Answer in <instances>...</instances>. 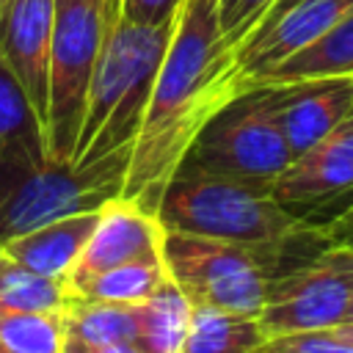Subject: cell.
I'll use <instances>...</instances> for the list:
<instances>
[{"mask_svg": "<svg viewBox=\"0 0 353 353\" xmlns=\"http://www.w3.org/2000/svg\"><path fill=\"white\" fill-rule=\"evenodd\" d=\"M237 97L234 52L223 39L218 0H182L124 179V199L154 212L201 127Z\"/></svg>", "mask_w": 353, "mask_h": 353, "instance_id": "1", "label": "cell"}, {"mask_svg": "<svg viewBox=\"0 0 353 353\" xmlns=\"http://www.w3.org/2000/svg\"><path fill=\"white\" fill-rule=\"evenodd\" d=\"M182 0H119V11L124 19L138 25H160L176 17Z\"/></svg>", "mask_w": 353, "mask_h": 353, "instance_id": "25", "label": "cell"}, {"mask_svg": "<svg viewBox=\"0 0 353 353\" xmlns=\"http://www.w3.org/2000/svg\"><path fill=\"white\" fill-rule=\"evenodd\" d=\"M268 91L292 157L336 130L353 110V74L273 83Z\"/></svg>", "mask_w": 353, "mask_h": 353, "instance_id": "12", "label": "cell"}, {"mask_svg": "<svg viewBox=\"0 0 353 353\" xmlns=\"http://www.w3.org/2000/svg\"><path fill=\"white\" fill-rule=\"evenodd\" d=\"M66 339L108 345V342H138L141 334V303H116L69 295L63 312Z\"/></svg>", "mask_w": 353, "mask_h": 353, "instance_id": "17", "label": "cell"}, {"mask_svg": "<svg viewBox=\"0 0 353 353\" xmlns=\"http://www.w3.org/2000/svg\"><path fill=\"white\" fill-rule=\"evenodd\" d=\"M350 248V309H347V320H353V245Z\"/></svg>", "mask_w": 353, "mask_h": 353, "instance_id": "30", "label": "cell"}, {"mask_svg": "<svg viewBox=\"0 0 353 353\" xmlns=\"http://www.w3.org/2000/svg\"><path fill=\"white\" fill-rule=\"evenodd\" d=\"M353 0H301L281 14L262 19L237 47H234V69H237V94L279 66L290 55L301 52L312 41H317L328 28H334L347 11Z\"/></svg>", "mask_w": 353, "mask_h": 353, "instance_id": "10", "label": "cell"}, {"mask_svg": "<svg viewBox=\"0 0 353 353\" xmlns=\"http://www.w3.org/2000/svg\"><path fill=\"white\" fill-rule=\"evenodd\" d=\"M97 218H99V210L50 221L44 226H36V229L19 234V237L6 240L0 254L28 270L66 281V276L72 273L80 251L85 248V243L97 226Z\"/></svg>", "mask_w": 353, "mask_h": 353, "instance_id": "14", "label": "cell"}, {"mask_svg": "<svg viewBox=\"0 0 353 353\" xmlns=\"http://www.w3.org/2000/svg\"><path fill=\"white\" fill-rule=\"evenodd\" d=\"M3 3H6V0H0V8H3Z\"/></svg>", "mask_w": 353, "mask_h": 353, "instance_id": "31", "label": "cell"}, {"mask_svg": "<svg viewBox=\"0 0 353 353\" xmlns=\"http://www.w3.org/2000/svg\"><path fill=\"white\" fill-rule=\"evenodd\" d=\"M119 17V0H55L44 116V141L52 160H74L88 85Z\"/></svg>", "mask_w": 353, "mask_h": 353, "instance_id": "6", "label": "cell"}, {"mask_svg": "<svg viewBox=\"0 0 353 353\" xmlns=\"http://www.w3.org/2000/svg\"><path fill=\"white\" fill-rule=\"evenodd\" d=\"M0 248H3V240H0Z\"/></svg>", "mask_w": 353, "mask_h": 353, "instance_id": "32", "label": "cell"}, {"mask_svg": "<svg viewBox=\"0 0 353 353\" xmlns=\"http://www.w3.org/2000/svg\"><path fill=\"white\" fill-rule=\"evenodd\" d=\"M63 353H146L138 342H108V345H88L77 339H63Z\"/></svg>", "mask_w": 353, "mask_h": 353, "instance_id": "27", "label": "cell"}, {"mask_svg": "<svg viewBox=\"0 0 353 353\" xmlns=\"http://www.w3.org/2000/svg\"><path fill=\"white\" fill-rule=\"evenodd\" d=\"M295 3H301V0H276L273 6H270V11L262 17V19H268V17H273V14H281L284 8H290V6H295Z\"/></svg>", "mask_w": 353, "mask_h": 353, "instance_id": "29", "label": "cell"}, {"mask_svg": "<svg viewBox=\"0 0 353 353\" xmlns=\"http://www.w3.org/2000/svg\"><path fill=\"white\" fill-rule=\"evenodd\" d=\"M312 223H317V221H312ZM317 226H320V232H323V237H325L328 243L353 245V199H350L339 212H334L331 218L320 221Z\"/></svg>", "mask_w": 353, "mask_h": 353, "instance_id": "26", "label": "cell"}, {"mask_svg": "<svg viewBox=\"0 0 353 353\" xmlns=\"http://www.w3.org/2000/svg\"><path fill=\"white\" fill-rule=\"evenodd\" d=\"M52 14L55 0H6L0 8V55L28 91L41 124L47 116Z\"/></svg>", "mask_w": 353, "mask_h": 353, "instance_id": "13", "label": "cell"}, {"mask_svg": "<svg viewBox=\"0 0 353 353\" xmlns=\"http://www.w3.org/2000/svg\"><path fill=\"white\" fill-rule=\"evenodd\" d=\"M279 204L303 221L323 207L353 199V116L320 138L314 146L290 160L270 185Z\"/></svg>", "mask_w": 353, "mask_h": 353, "instance_id": "9", "label": "cell"}, {"mask_svg": "<svg viewBox=\"0 0 353 353\" xmlns=\"http://www.w3.org/2000/svg\"><path fill=\"white\" fill-rule=\"evenodd\" d=\"M174 22L176 17L160 25H138L124 17L116 19L88 85L72 163L85 165L119 152H132Z\"/></svg>", "mask_w": 353, "mask_h": 353, "instance_id": "3", "label": "cell"}, {"mask_svg": "<svg viewBox=\"0 0 353 353\" xmlns=\"http://www.w3.org/2000/svg\"><path fill=\"white\" fill-rule=\"evenodd\" d=\"M350 248L328 243L273 279L256 320L268 336L325 331L347 320Z\"/></svg>", "mask_w": 353, "mask_h": 353, "instance_id": "8", "label": "cell"}, {"mask_svg": "<svg viewBox=\"0 0 353 353\" xmlns=\"http://www.w3.org/2000/svg\"><path fill=\"white\" fill-rule=\"evenodd\" d=\"M163 240L165 229L157 215L143 210L138 201L119 196L99 210L97 226L85 248L80 251L72 273L66 276V287L127 262L160 259Z\"/></svg>", "mask_w": 353, "mask_h": 353, "instance_id": "11", "label": "cell"}, {"mask_svg": "<svg viewBox=\"0 0 353 353\" xmlns=\"http://www.w3.org/2000/svg\"><path fill=\"white\" fill-rule=\"evenodd\" d=\"M292 152L276 119L268 85L240 91L196 135L176 171L273 185Z\"/></svg>", "mask_w": 353, "mask_h": 353, "instance_id": "7", "label": "cell"}, {"mask_svg": "<svg viewBox=\"0 0 353 353\" xmlns=\"http://www.w3.org/2000/svg\"><path fill=\"white\" fill-rule=\"evenodd\" d=\"M63 339L61 314L0 309V353H63Z\"/></svg>", "mask_w": 353, "mask_h": 353, "instance_id": "22", "label": "cell"}, {"mask_svg": "<svg viewBox=\"0 0 353 353\" xmlns=\"http://www.w3.org/2000/svg\"><path fill=\"white\" fill-rule=\"evenodd\" d=\"M69 301L63 279L41 276L0 254V309L61 314Z\"/></svg>", "mask_w": 353, "mask_h": 353, "instance_id": "21", "label": "cell"}, {"mask_svg": "<svg viewBox=\"0 0 353 353\" xmlns=\"http://www.w3.org/2000/svg\"><path fill=\"white\" fill-rule=\"evenodd\" d=\"M334 334H339L345 342H350L353 345V320H345V323H339L336 328H331Z\"/></svg>", "mask_w": 353, "mask_h": 353, "instance_id": "28", "label": "cell"}, {"mask_svg": "<svg viewBox=\"0 0 353 353\" xmlns=\"http://www.w3.org/2000/svg\"><path fill=\"white\" fill-rule=\"evenodd\" d=\"M168 281L165 259H141L127 262L97 276H88L77 284H69V295L94 298V301H116V303H141L152 292H157Z\"/></svg>", "mask_w": 353, "mask_h": 353, "instance_id": "20", "label": "cell"}, {"mask_svg": "<svg viewBox=\"0 0 353 353\" xmlns=\"http://www.w3.org/2000/svg\"><path fill=\"white\" fill-rule=\"evenodd\" d=\"M154 215L165 232L251 245L281 243L306 226L303 218L276 201L268 185L196 171H176L168 179Z\"/></svg>", "mask_w": 353, "mask_h": 353, "instance_id": "4", "label": "cell"}, {"mask_svg": "<svg viewBox=\"0 0 353 353\" xmlns=\"http://www.w3.org/2000/svg\"><path fill=\"white\" fill-rule=\"evenodd\" d=\"M251 353H353V345L345 342L331 328H325V331H295V334L268 336Z\"/></svg>", "mask_w": 353, "mask_h": 353, "instance_id": "23", "label": "cell"}, {"mask_svg": "<svg viewBox=\"0 0 353 353\" xmlns=\"http://www.w3.org/2000/svg\"><path fill=\"white\" fill-rule=\"evenodd\" d=\"M328 245L320 226L306 221L301 232L281 243L251 245L185 232H165L163 259L168 279L193 306L237 314H259L276 276Z\"/></svg>", "mask_w": 353, "mask_h": 353, "instance_id": "2", "label": "cell"}, {"mask_svg": "<svg viewBox=\"0 0 353 353\" xmlns=\"http://www.w3.org/2000/svg\"><path fill=\"white\" fill-rule=\"evenodd\" d=\"M276 0H218V17L226 44L234 47L262 22V17L270 11Z\"/></svg>", "mask_w": 353, "mask_h": 353, "instance_id": "24", "label": "cell"}, {"mask_svg": "<svg viewBox=\"0 0 353 353\" xmlns=\"http://www.w3.org/2000/svg\"><path fill=\"white\" fill-rule=\"evenodd\" d=\"M193 303L168 279L157 292L141 301V334L138 345L146 353H179L188 336Z\"/></svg>", "mask_w": 353, "mask_h": 353, "instance_id": "19", "label": "cell"}, {"mask_svg": "<svg viewBox=\"0 0 353 353\" xmlns=\"http://www.w3.org/2000/svg\"><path fill=\"white\" fill-rule=\"evenodd\" d=\"M17 157H47V141L28 91L0 55V165Z\"/></svg>", "mask_w": 353, "mask_h": 353, "instance_id": "16", "label": "cell"}, {"mask_svg": "<svg viewBox=\"0 0 353 353\" xmlns=\"http://www.w3.org/2000/svg\"><path fill=\"white\" fill-rule=\"evenodd\" d=\"M262 342L265 331L254 314L193 306L179 353H251Z\"/></svg>", "mask_w": 353, "mask_h": 353, "instance_id": "18", "label": "cell"}, {"mask_svg": "<svg viewBox=\"0 0 353 353\" xmlns=\"http://www.w3.org/2000/svg\"><path fill=\"white\" fill-rule=\"evenodd\" d=\"M331 74H353V8L334 28H328L317 41H312L301 52L290 55L279 66L259 74L243 91L256 85L290 83L303 77H331Z\"/></svg>", "mask_w": 353, "mask_h": 353, "instance_id": "15", "label": "cell"}, {"mask_svg": "<svg viewBox=\"0 0 353 353\" xmlns=\"http://www.w3.org/2000/svg\"><path fill=\"white\" fill-rule=\"evenodd\" d=\"M132 152L94 163L17 157L0 165V240L19 237L58 218L97 212L124 190Z\"/></svg>", "mask_w": 353, "mask_h": 353, "instance_id": "5", "label": "cell"}, {"mask_svg": "<svg viewBox=\"0 0 353 353\" xmlns=\"http://www.w3.org/2000/svg\"><path fill=\"white\" fill-rule=\"evenodd\" d=\"M350 116H353V110H350Z\"/></svg>", "mask_w": 353, "mask_h": 353, "instance_id": "33", "label": "cell"}]
</instances>
